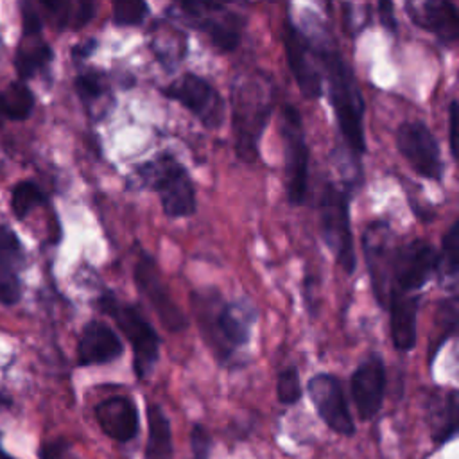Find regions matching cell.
I'll return each instance as SVG.
<instances>
[{"label":"cell","mask_w":459,"mask_h":459,"mask_svg":"<svg viewBox=\"0 0 459 459\" xmlns=\"http://www.w3.org/2000/svg\"><path fill=\"white\" fill-rule=\"evenodd\" d=\"M301 396H303V387H301L298 368L296 366L283 368L276 377V400L285 407H292L301 400Z\"/></svg>","instance_id":"cell-33"},{"label":"cell","mask_w":459,"mask_h":459,"mask_svg":"<svg viewBox=\"0 0 459 459\" xmlns=\"http://www.w3.org/2000/svg\"><path fill=\"white\" fill-rule=\"evenodd\" d=\"M350 186L326 183L317 201L321 237L333 255L337 265L351 276L357 269L355 240L350 221Z\"/></svg>","instance_id":"cell-6"},{"label":"cell","mask_w":459,"mask_h":459,"mask_svg":"<svg viewBox=\"0 0 459 459\" xmlns=\"http://www.w3.org/2000/svg\"><path fill=\"white\" fill-rule=\"evenodd\" d=\"M190 310L199 335L222 368H231L238 353L249 344L256 308L247 299L228 301L219 289L208 287L190 292Z\"/></svg>","instance_id":"cell-1"},{"label":"cell","mask_w":459,"mask_h":459,"mask_svg":"<svg viewBox=\"0 0 459 459\" xmlns=\"http://www.w3.org/2000/svg\"><path fill=\"white\" fill-rule=\"evenodd\" d=\"M436 255L437 249L425 238L394 246L387 278V299L420 298L421 289L434 276Z\"/></svg>","instance_id":"cell-8"},{"label":"cell","mask_w":459,"mask_h":459,"mask_svg":"<svg viewBox=\"0 0 459 459\" xmlns=\"http://www.w3.org/2000/svg\"><path fill=\"white\" fill-rule=\"evenodd\" d=\"M97 307L109 316L133 350V371L138 380H145L160 360V335L149 319L133 303L122 301L115 292L104 290Z\"/></svg>","instance_id":"cell-5"},{"label":"cell","mask_w":459,"mask_h":459,"mask_svg":"<svg viewBox=\"0 0 459 459\" xmlns=\"http://www.w3.org/2000/svg\"><path fill=\"white\" fill-rule=\"evenodd\" d=\"M459 273V219H455L441 238V249L436 255L434 276L439 283L455 292V280Z\"/></svg>","instance_id":"cell-27"},{"label":"cell","mask_w":459,"mask_h":459,"mask_svg":"<svg viewBox=\"0 0 459 459\" xmlns=\"http://www.w3.org/2000/svg\"><path fill=\"white\" fill-rule=\"evenodd\" d=\"M362 253L373 296L380 308H385L387 299V278L393 256V231L387 221H373L362 231Z\"/></svg>","instance_id":"cell-16"},{"label":"cell","mask_w":459,"mask_h":459,"mask_svg":"<svg viewBox=\"0 0 459 459\" xmlns=\"http://www.w3.org/2000/svg\"><path fill=\"white\" fill-rule=\"evenodd\" d=\"M378 14H380V22L382 25L394 32L396 30V20H394V14H393V4L391 2H378Z\"/></svg>","instance_id":"cell-37"},{"label":"cell","mask_w":459,"mask_h":459,"mask_svg":"<svg viewBox=\"0 0 459 459\" xmlns=\"http://www.w3.org/2000/svg\"><path fill=\"white\" fill-rule=\"evenodd\" d=\"M387 371L384 359L378 353H369L357 364L350 377V393L360 421L373 420L385 398Z\"/></svg>","instance_id":"cell-15"},{"label":"cell","mask_w":459,"mask_h":459,"mask_svg":"<svg viewBox=\"0 0 459 459\" xmlns=\"http://www.w3.org/2000/svg\"><path fill=\"white\" fill-rule=\"evenodd\" d=\"M149 47L163 66L174 68L183 61L186 54V36L183 30L172 25H167V27L156 25Z\"/></svg>","instance_id":"cell-29"},{"label":"cell","mask_w":459,"mask_h":459,"mask_svg":"<svg viewBox=\"0 0 459 459\" xmlns=\"http://www.w3.org/2000/svg\"><path fill=\"white\" fill-rule=\"evenodd\" d=\"M448 149H450V156L454 158V160H457V151H455V147H457V136H455V133H457V100L455 99H452L450 100V104H448Z\"/></svg>","instance_id":"cell-36"},{"label":"cell","mask_w":459,"mask_h":459,"mask_svg":"<svg viewBox=\"0 0 459 459\" xmlns=\"http://www.w3.org/2000/svg\"><path fill=\"white\" fill-rule=\"evenodd\" d=\"M7 405V400L4 396H0V407H5Z\"/></svg>","instance_id":"cell-41"},{"label":"cell","mask_w":459,"mask_h":459,"mask_svg":"<svg viewBox=\"0 0 459 459\" xmlns=\"http://www.w3.org/2000/svg\"><path fill=\"white\" fill-rule=\"evenodd\" d=\"M425 423L434 446H445L459 430V394L454 387H434L423 403Z\"/></svg>","instance_id":"cell-19"},{"label":"cell","mask_w":459,"mask_h":459,"mask_svg":"<svg viewBox=\"0 0 459 459\" xmlns=\"http://www.w3.org/2000/svg\"><path fill=\"white\" fill-rule=\"evenodd\" d=\"M120 335L104 321L90 319L81 332L77 342V366H102L115 362L124 355Z\"/></svg>","instance_id":"cell-20"},{"label":"cell","mask_w":459,"mask_h":459,"mask_svg":"<svg viewBox=\"0 0 459 459\" xmlns=\"http://www.w3.org/2000/svg\"><path fill=\"white\" fill-rule=\"evenodd\" d=\"M95 48H97V41L91 38V39H88V41H82V43L75 45V47L72 48V56H74L75 59H86V57H90V56L95 52Z\"/></svg>","instance_id":"cell-38"},{"label":"cell","mask_w":459,"mask_h":459,"mask_svg":"<svg viewBox=\"0 0 459 459\" xmlns=\"http://www.w3.org/2000/svg\"><path fill=\"white\" fill-rule=\"evenodd\" d=\"M213 443L210 430L203 423H194L190 429V459H210Z\"/></svg>","instance_id":"cell-34"},{"label":"cell","mask_w":459,"mask_h":459,"mask_svg":"<svg viewBox=\"0 0 459 459\" xmlns=\"http://www.w3.org/2000/svg\"><path fill=\"white\" fill-rule=\"evenodd\" d=\"M457 319H459V310H457V296L452 294L437 303L436 314H434V325L430 330L429 337V348H427V360L429 366L434 364L439 350L450 341L455 332H457Z\"/></svg>","instance_id":"cell-26"},{"label":"cell","mask_w":459,"mask_h":459,"mask_svg":"<svg viewBox=\"0 0 459 459\" xmlns=\"http://www.w3.org/2000/svg\"><path fill=\"white\" fill-rule=\"evenodd\" d=\"M93 414L100 430L115 443L126 445L140 434V411L131 396H108L95 405Z\"/></svg>","instance_id":"cell-18"},{"label":"cell","mask_w":459,"mask_h":459,"mask_svg":"<svg viewBox=\"0 0 459 459\" xmlns=\"http://www.w3.org/2000/svg\"><path fill=\"white\" fill-rule=\"evenodd\" d=\"M389 312V333L398 351H411L418 337L420 298H391L385 303Z\"/></svg>","instance_id":"cell-22"},{"label":"cell","mask_w":459,"mask_h":459,"mask_svg":"<svg viewBox=\"0 0 459 459\" xmlns=\"http://www.w3.org/2000/svg\"><path fill=\"white\" fill-rule=\"evenodd\" d=\"M43 13L41 18H47L54 23L57 30H79L95 14V4L93 2H68V0H43L38 4Z\"/></svg>","instance_id":"cell-24"},{"label":"cell","mask_w":459,"mask_h":459,"mask_svg":"<svg viewBox=\"0 0 459 459\" xmlns=\"http://www.w3.org/2000/svg\"><path fill=\"white\" fill-rule=\"evenodd\" d=\"M285 160V194L290 206H301L308 194V145L303 118L296 106L283 104L280 117Z\"/></svg>","instance_id":"cell-9"},{"label":"cell","mask_w":459,"mask_h":459,"mask_svg":"<svg viewBox=\"0 0 459 459\" xmlns=\"http://www.w3.org/2000/svg\"><path fill=\"white\" fill-rule=\"evenodd\" d=\"M2 97V109L5 120H25L30 117L34 109V93L23 81L11 82L5 90L0 91Z\"/></svg>","instance_id":"cell-30"},{"label":"cell","mask_w":459,"mask_h":459,"mask_svg":"<svg viewBox=\"0 0 459 459\" xmlns=\"http://www.w3.org/2000/svg\"><path fill=\"white\" fill-rule=\"evenodd\" d=\"M160 93L190 111L204 129L217 131L226 118V102L219 90L204 77L185 72L160 88Z\"/></svg>","instance_id":"cell-10"},{"label":"cell","mask_w":459,"mask_h":459,"mask_svg":"<svg viewBox=\"0 0 459 459\" xmlns=\"http://www.w3.org/2000/svg\"><path fill=\"white\" fill-rule=\"evenodd\" d=\"M133 281L136 285L138 294L151 305L154 314L158 316L161 326L167 332H181L188 326V317L183 308L170 296L158 262L147 251H142L133 267Z\"/></svg>","instance_id":"cell-12"},{"label":"cell","mask_w":459,"mask_h":459,"mask_svg":"<svg viewBox=\"0 0 459 459\" xmlns=\"http://www.w3.org/2000/svg\"><path fill=\"white\" fill-rule=\"evenodd\" d=\"M0 459H13V457H11V455H9V454L0 446Z\"/></svg>","instance_id":"cell-39"},{"label":"cell","mask_w":459,"mask_h":459,"mask_svg":"<svg viewBox=\"0 0 459 459\" xmlns=\"http://www.w3.org/2000/svg\"><path fill=\"white\" fill-rule=\"evenodd\" d=\"M405 11L409 20L420 29L436 36L445 47H454L459 39V11L448 0L407 2Z\"/></svg>","instance_id":"cell-17"},{"label":"cell","mask_w":459,"mask_h":459,"mask_svg":"<svg viewBox=\"0 0 459 459\" xmlns=\"http://www.w3.org/2000/svg\"><path fill=\"white\" fill-rule=\"evenodd\" d=\"M281 38L285 61L299 93L307 100H317L323 95V74L312 38L290 16L283 18Z\"/></svg>","instance_id":"cell-11"},{"label":"cell","mask_w":459,"mask_h":459,"mask_svg":"<svg viewBox=\"0 0 459 459\" xmlns=\"http://www.w3.org/2000/svg\"><path fill=\"white\" fill-rule=\"evenodd\" d=\"M5 122V117H4V109H2V97H0V126Z\"/></svg>","instance_id":"cell-40"},{"label":"cell","mask_w":459,"mask_h":459,"mask_svg":"<svg viewBox=\"0 0 459 459\" xmlns=\"http://www.w3.org/2000/svg\"><path fill=\"white\" fill-rule=\"evenodd\" d=\"M274 79L265 70L238 74L230 88L231 138L237 158L255 163L260 156V140L274 109Z\"/></svg>","instance_id":"cell-2"},{"label":"cell","mask_w":459,"mask_h":459,"mask_svg":"<svg viewBox=\"0 0 459 459\" xmlns=\"http://www.w3.org/2000/svg\"><path fill=\"white\" fill-rule=\"evenodd\" d=\"M54 59L52 47L39 36H22V41L16 50L14 66L20 75V81L30 79L36 74L48 68Z\"/></svg>","instance_id":"cell-25"},{"label":"cell","mask_w":459,"mask_h":459,"mask_svg":"<svg viewBox=\"0 0 459 459\" xmlns=\"http://www.w3.org/2000/svg\"><path fill=\"white\" fill-rule=\"evenodd\" d=\"M314 41V39H312ZM317 50L323 82L328 84V97L339 126L342 142L346 143L348 152L357 163L366 152V131H364V97L359 88V82L346 63L342 52L326 41H314Z\"/></svg>","instance_id":"cell-3"},{"label":"cell","mask_w":459,"mask_h":459,"mask_svg":"<svg viewBox=\"0 0 459 459\" xmlns=\"http://www.w3.org/2000/svg\"><path fill=\"white\" fill-rule=\"evenodd\" d=\"M70 450V441L65 437H54L47 439L38 448L39 459H66Z\"/></svg>","instance_id":"cell-35"},{"label":"cell","mask_w":459,"mask_h":459,"mask_svg":"<svg viewBox=\"0 0 459 459\" xmlns=\"http://www.w3.org/2000/svg\"><path fill=\"white\" fill-rule=\"evenodd\" d=\"M307 394L319 420L339 436H353L355 421L348 407L344 385L333 373H316L307 382Z\"/></svg>","instance_id":"cell-14"},{"label":"cell","mask_w":459,"mask_h":459,"mask_svg":"<svg viewBox=\"0 0 459 459\" xmlns=\"http://www.w3.org/2000/svg\"><path fill=\"white\" fill-rule=\"evenodd\" d=\"M147 439L143 446V459H172L174 439L172 425L160 403H147Z\"/></svg>","instance_id":"cell-23"},{"label":"cell","mask_w":459,"mask_h":459,"mask_svg":"<svg viewBox=\"0 0 459 459\" xmlns=\"http://www.w3.org/2000/svg\"><path fill=\"white\" fill-rule=\"evenodd\" d=\"M167 13L203 32L219 52H235L242 43L246 20L224 4L179 2L167 7Z\"/></svg>","instance_id":"cell-7"},{"label":"cell","mask_w":459,"mask_h":459,"mask_svg":"<svg viewBox=\"0 0 459 459\" xmlns=\"http://www.w3.org/2000/svg\"><path fill=\"white\" fill-rule=\"evenodd\" d=\"M149 14V4L143 0H117L113 2L111 22L117 27H140Z\"/></svg>","instance_id":"cell-32"},{"label":"cell","mask_w":459,"mask_h":459,"mask_svg":"<svg viewBox=\"0 0 459 459\" xmlns=\"http://www.w3.org/2000/svg\"><path fill=\"white\" fill-rule=\"evenodd\" d=\"M140 185L152 190L161 210L170 219L192 217L197 212L195 185L188 169L172 152H158L136 167Z\"/></svg>","instance_id":"cell-4"},{"label":"cell","mask_w":459,"mask_h":459,"mask_svg":"<svg viewBox=\"0 0 459 459\" xmlns=\"http://www.w3.org/2000/svg\"><path fill=\"white\" fill-rule=\"evenodd\" d=\"M75 93L79 95L81 102L88 109V113L93 111H104L102 104L111 106V95H109V82L104 72L99 70H84L75 75L74 79Z\"/></svg>","instance_id":"cell-28"},{"label":"cell","mask_w":459,"mask_h":459,"mask_svg":"<svg viewBox=\"0 0 459 459\" xmlns=\"http://www.w3.org/2000/svg\"><path fill=\"white\" fill-rule=\"evenodd\" d=\"M23 249L18 235L7 228L0 226V303L14 305L22 294L20 267H22Z\"/></svg>","instance_id":"cell-21"},{"label":"cell","mask_w":459,"mask_h":459,"mask_svg":"<svg viewBox=\"0 0 459 459\" xmlns=\"http://www.w3.org/2000/svg\"><path fill=\"white\" fill-rule=\"evenodd\" d=\"M396 151L418 176L430 181L443 179L446 165L441 156V147L436 134L423 120H407L398 126Z\"/></svg>","instance_id":"cell-13"},{"label":"cell","mask_w":459,"mask_h":459,"mask_svg":"<svg viewBox=\"0 0 459 459\" xmlns=\"http://www.w3.org/2000/svg\"><path fill=\"white\" fill-rule=\"evenodd\" d=\"M47 197L38 183L25 179L20 181L11 194V210L16 219H25L34 208L45 204Z\"/></svg>","instance_id":"cell-31"}]
</instances>
